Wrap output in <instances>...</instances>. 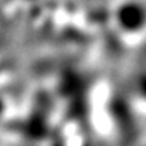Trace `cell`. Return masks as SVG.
Listing matches in <instances>:
<instances>
[{
  "label": "cell",
  "instance_id": "1",
  "mask_svg": "<svg viewBox=\"0 0 146 146\" xmlns=\"http://www.w3.org/2000/svg\"><path fill=\"white\" fill-rule=\"evenodd\" d=\"M116 30L126 37L146 33V0H118L112 9Z\"/></svg>",
  "mask_w": 146,
  "mask_h": 146
}]
</instances>
